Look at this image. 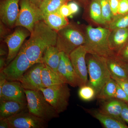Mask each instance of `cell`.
<instances>
[{"instance_id":"cell-1","label":"cell","mask_w":128,"mask_h":128,"mask_svg":"<svg viewBox=\"0 0 128 128\" xmlns=\"http://www.w3.org/2000/svg\"><path fill=\"white\" fill-rule=\"evenodd\" d=\"M57 32L49 27L43 20L38 22L23 46L26 56L34 64L42 63V58L48 47L56 46Z\"/></svg>"},{"instance_id":"cell-2","label":"cell","mask_w":128,"mask_h":128,"mask_svg":"<svg viewBox=\"0 0 128 128\" xmlns=\"http://www.w3.org/2000/svg\"><path fill=\"white\" fill-rule=\"evenodd\" d=\"M111 32L106 28L88 26L86 29V41L84 44L88 53L108 58L116 56L110 46Z\"/></svg>"},{"instance_id":"cell-3","label":"cell","mask_w":128,"mask_h":128,"mask_svg":"<svg viewBox=\"0 0 128 128\" xmlns=\"http://www.w3.org/2000/svg\"><path fill=\"white\" fill-rule=\"evenodd\" d=\"M86 62L88 74L87 84L94 88L97 96L105 83L112 78L106 58L88 54Z\"/></svg>"},{"instance_id":"cell-4","label":"cell","mask_w":128,"mask_h":128,"mask_svg":"<svg viewBox=\"0 0 128 128\" xmlns=\"http://www.w3.org/2000/svg\"><path fill=\"white\" fill-rule=\"evenodd\" d=\"M24 90L29 112L48 122L59 117L60 114L46 100L41 91L25 89Z\"/></svg>"},{"instance_id":"cell-5","label":"cell","mask_w":128,"mask_h":128,"mask_svg":"<svg viewBox=\"0 0 128 128\" xmlns=\"http://www.w3.org/2000/svg\"><path fill=\"white\" fill-rule=\"evenodd\" d=\"M86 35L75 25L69 24L57 32L56 47L60 52L69 56L72 51L86 42Z\"/></svg>"},{"instance_id":"cell-6","label":"cell","mask_w":128,"mask_h":128,"mask_svg":"<svg viewBox=\"0 0 128 128\" xmlns=\"http://www.w3.org/2000/svg\"><path fill=\"white\" fill-rule=\"evenodd\" d=\"M68 85L63 83L42 88L40 90L46 100L59 114L65 111L68 106L70 89Z\"/></svg>"},{"instance_id":"cell-7","label":"cell","mask_w":128,"mask_h":128,"mask_svg":"<svg viewBox=\"0 0 128 128\" xmlns=\"http://www.w3.org/2000/svg\"><path fill=\"white\" fill-rule=\"evenodd\" d=\"M20 9L15 26H22L30 31L38 22L42 20V14L38 8L30 0H20Z\"/></svg>"},{"instance_id":"cell-8","label":"cell","mask_w":128,"mask_h":128,"mask_svg":"<svg viewBox=\"0 0 128 128\" xmlns=\"http://www.w3.org/2000/svg\"><path fill=\"white\" fill-rule=\"evenodd\" d=\"M33 65L25 54L23 45L18 54L2 71L8 81H18L24 73Z\"/></svg>"},{"instance_id":"cell-9","label":"cell","mask_w":128,"mask_h":128,"mask_svg":"<svg viewBox=\"0 0 128 128\" xmlns=\"http://www.w3.org/2000/svg\"><path fill=\"white\" fill-rule=\"evenodd\" d=\"M88 53L84 45L76 48L69 56L77 77L78 86L87 84L88 74L86 56Z\"/></svg>"},{"instance_id":"cell-10","label":"cell","mask_w":128,"mask_h":128,"mask_svg":"<svg viewBox=\"0 0 128 128\" xmlns=\"http://www.w3.org/2000/svg\"><path fill=\"white\" fill-rule=\"evenodd\" d=\"M10 128H46L48 122L32 114L28 110L23 111L6 118Z\"/></svg>"},{"instance_id":"cell-11","label":"cell","mask_w":128,"mask_h":128,"mask_svg":"<svg viewBox=\"0 0 128 128\" xmlns=\"http://www.w3.org/2000/svg\"><path fill=\"white\" fill-rule=\"evenodd\" d=\"M17 27L13 33L5 38L4 41L8 48L6 66L17 55L25 39L30 36L31 34L29 30L23 27Z\"/></svg>"},{"instance_id":"cell-12","label":"cell","mask_w":128,"mask_h":128,"mask_svg":"<svg viewBox=\"0 0 128 128\" xmlns=\"http://www.w3.org/2000/svg\"><path fill=\"white\" fill-rule=\"evenodd\" d=\"M44 65L42 63L34 64L24 73L19 80L24 89L39 91L44 88L41 71Z\"/></svg>"},{"instance_id":"cell-13","label":"cell","mask_w":128,"mask_h":128,"mask_svg":"<svg viewBox=\"0 0 128 128\" xmlns=\"http://www.w3.org/2000/svg\"><path fill=\"white\" fill-rule=\"evenodd\" d=\"M0 100H12L27 104L24 89L18 81L6 80L0 90Z\"/></svg>"},{"instance_id":"cell-14","label":"cell","mask_w":128,"mask_h":128,"mask_svg":"<svg viewBox=\"0 0 128 128\" xmlns=\"http://www.w3.org/2000/svg\"><path fill=\"white\" fill-rule=\"evenodd\" d=\"M19 2L20 0H0L1 21L9 28L15 26L20 11Z\"/></svg>"},{"instance_id":"cell-15","label":"cell","mask_w":128,"mask_h":128,"mask_svg":"<svg viewBox=\"0 0 128 128\" xmlns=\"http://www.w3.org/2000/svg\"><path fill=\"white\" fill-rule=\"evenodd\" d=\"M26 110H28L27 104L15 101L0 100V119L7 118Z\"/></svg>"},{"instance_id":"cell-16","label":"cell","mask_w":128,"mask_h":128,"mask_svg":"<svg viewBox=\"0 0 128 128\" xmlns=\"http://www.w3.org/2000/svg\"><path fill=\"white\" fill-rule=\"evenodd\" d=\"M89 112L105 128H128V126L122 120L104 114L98 110H90Z\"/></svg>"},{"instance_id":"cell-17","label":"cell","mask_w":128,"mask_h":128,"mask_svg":"<svg viewBox=\"0 0 128 128\" xmlns=\"http://www.w3.org/2000/svg\"><path fill=\"white\" fill-rule=\"evenodd\" d=\"M106 62L111 76L128 79V68L126 63L116 56L106 58Z\"/></svg>"},{"instance_id":"cell-18","label":"cell","mask_w":128,"mask_h":128,"mask_svg":"<svg viewBox=\"0 0 128 128\" xmlns=\"http://www.w3.org/2000/svg\"><path fill=\"white\" fill-rule=\"evenodd\" d=\"M109 38L110 46L116 55L128 42V28L113 30Z\"/></svg>"},{"instance_id":"cell-19","label":"cell","mask_w":128,"mask_h":128,"mask_svg":"<svg viewBox=\"0 0 128 128\" xmlns=\"http://www.w3.org/2000/svg\"><path fill=\"white\" fill-rule=\"evenodd\" d=\"M124 103L123 102L116 98H112L103 101L98 110L104 114L122 120L121 114Z\"/></svg>"},{"instance_id":"cell-20","label":"cell","mask_w":128,"mask_h":128,"mask_svg":"<svg viewBox=\"0 0 128 128\" xmlns=\"http://www.w3.org/2000/svg\"><path fill=\"white\" fill-rule=\"evenodd\" d=\"M42 20L52 30L58 32L69 24L66 18L64 17L58 12L42 15Z\"/></svg>"},{"instance_id":"cell-21","label":"cell","mask_w":128,"mask_h":128,"mask_svg":"<svg viewBox=\"0 0 128 128\" xmlns=\"http://www.w3.org/2000/svg\"><path fill=\"white\" fill-rule=\"evenodd\" d=\"M60 53L56 46L48 47L44 52L42 58V62L49 66L56 72H58V68L59 64Z\"/></svg>"},{"instance_id":"cell-22","label":"cell","mask_w":128,"mask_h":128,"mask_svg":"<svg viewBox=\"0 0 128 128\" xmlns=\"http://www.w3.org/2000/svg\"><path fill=\"white\" fill-rule=\"evenodd\" d=\"M41 78L44 88L65 83L58 72L54 71L45 64L41 71Z\"/></svg>"},{"instance_id":"cell-23","label":"cell","mask_w":128,"mask_h":128,"mask_svg":"<svg viewBox=\"0 0 128 128\" xmlns=\"http://www.w3.org/2000/svg\"><path fill=\"white\" fill-rule=\"evenodd\" d=\"M117 85L116 82L111 78L105 83L96 97L102 101L115 98Z\"/></svg>"},{"instance_id":"cell-24","label":"cell","mask_w":128,"mask_h":128,"mask_svg":"<svg viewBox=\"0 0 128 128\" xmlns=\"http://www.w3.org/2000/svg\"><path fill=\"white\" fill-rule=\"evenodd\" d=\"M70 0H44L41 4L39 9L42 14L57 12L60 7L67 4Z\"/></svg>"},{"instance_id":"cell-25","label":"cell","mask_w":128,"mask_h":128,"mask_svg":"<svg viewBox=\"0 0 128 128\" xmlns=\"http://www.w3.org/2000/svg\"><path fill=\"white\" fill-rule=\"evenodd\" d=\"M90 14L92 20L98 24H106L102 17L100 3L99 0H94L90 6Z\"/></svg>"},{"instance_id":"cell-26","label":"cell","mask_w":128,"mask_h":128,"mask_svg":"<svg viewBox=\"0 0 128 128\" xmlns=\"http://www.w3.org/2000/svg\"><path fill=\"white\" fill-rule=\"evenodd\" d=\"M60 61L58 68V73H59L64 83L70 86L71 81L68 73L66 69L65 61V54L64 52L60 53Z\"/></svg>"},{"instance_id":"cell-27","label":"cell","mask_w":128,"mask_h":128,"mask_svg":"<svg viewBox=\"0 0 128 128\" xmlns=\"http://www.w3.org/2000/svg\"><path fill=\"white\" fill-rule=\"evenodd\" d=\"M80 88L78 96L82 100L89 102L92 100L96 96L95 90L90 86L86 84Z\"/></svg>"},{"instance_id":"cell-28","label":"cell","mask_w":128,"mask_h":128,"mask_svg":"<svg viewBox=\"0 0 128 128\" xmlns=\"http://www.w3.org/2000/svg\"><path fill=\"white\" fill-rule=\"evenodd\" d=\"M100 3L102 17L106 24L112 21L113 14L110 7L109 0H99Z\"/></svg>"},{"instance_id":"cell-29","label":"cell","mask_w":128,"mask_h":128,"mask_svg":"<svg viewBox=\"0 0 128 128\" xmlns=\"http://www.w3.org/2000/svg\"><path fill=\"white\" fill-rule=\"evenodd\" d=\"M128 28V14L119 16L110 24V30Z\"/></svg>"},{"instance_id":"cell-30","label":"cell","mask_w":128,"mask_h":128,"mask_svg":"<svg viewBox=\"0 0 128 128\" xmlns=\"http://www.w3.org/2000/svg\"><path fill=\"white\" fill-rule=\"evenodd\" d=\"M115 98L128 104V94L118 84Z\"/></svg>"},{"instance_id":"cell-31","label":"cell","mask_w":128,"mask_h":128,"mask_svg":"<svg viewBox=\"0 0 128 128\" xmlns=\"http://www.w3.org/2000/svg\"><path fill=\"white\" fill-rule=\"evenodd\" d=\"M116 56L122 61L128 64V42Z\"/></svg>"},{"instance_id":"cell-32","label":"cell","mask_w":128,"mask_h":128,"mask_svg":"<svg viewBox=\"0 0 128 128\" xmlns=\"http://www.w3.org/2000/svg\"><path fill=\"white\" fill-rule=\"evenodd\" d=\"M111 77L128 95V79L118 78L114 76H111Z\"/></svg>"},{"instance_id":"cell-33","label":"cell","mask_w":128,"mask_h":128,"mask_svg":"<svg viewBox=\"0 0 128 128\" xmlns=\"http://www.w3.org/2000/svg\"><path fill=\"white\" fill-rule=\"evenodd\" d=\"M128 14V0H120L118 16Z\"/></svg>"},{"instance_id":"cell-34","label":"cell","mask_w":128,"mask_h":128,"mask_svg":"<svg viewBox=\"0 0 128 128\" xmlns=\"http://www.w3.org/2000/svg\"><path fill=\"white\" fill-rule=\"evenodd\" d=\"M60 15L66 18L72 15L70 9L68 6V4H66L62 5L57 12Z\"/></svg>"},{"instance_id":"cell-35","label":"cell","mask_w":128,"mask_h":128,"mask_svg":"<svg viewBox=\"0 0 128 128\" xmlns=\"http://www.w3.org/2000/svg\"><path fill=\"white\" fill-rule=\"evenodd\" d=\"M119 2L120 0H109L110 7L113 16H118Z\"/></svg>"},{"instance_id":"cell-36","label":"cell","mask_w":128,"mask_h":128,"mask_svg":"<svg viewBox=\"0 0 128 128\" xmlns=\"http://www.w3.org/2000/svg\"><path fill=\"white\" fill-rule=\"evenodd\" d=\"M121 119L128 125V104L124 102L121 112Z\"/></svg>"},{"instance_id":"cell-37","label":"cell","mask_w":128,"mask_h":128,"mask_svg":"<svg viewBox=\"0 0 128 128\" xmlns=\"http://www.w3.org/2000/svg\"><path fill=\"white\" fill-rule=\"evenodd\" d=\"M8 27L5 25L3 22L0 21V38H4L5 37L7 36L6 34L9 33L8 30H7Z\"/></svg>"},{"instance_id":"cell-38","label":"cell","mask_w":128,"mask_h":128,"mask_svg":"<svg viewBox=\"0 0 128 128\" xmlns=\"http://www.w3.org/2000/svg\"><path fill=\"white\" fill-rule=\"evenodd\" d=\"M72 14H75L77 13L79 10V6L77 3L75 2H70L68 4Z\"/></svg>"},{"instance_id":"cell-39","label":"cell","mask_w":128,"mask_h":128,"mask_svg":"<svg viewBox=\"0 0 128 128\" xmlns=\"http://www.w3.org/2000/svg\"><path fill=\"white\" fill-rule=\"evenodd\" d=\"M0 128H10L9 123L6 118L0 119Z\"/></svg>"},{"instance_id":"cell-40","label":"cell","mask_w":128,"mask_h":128,"mask_svg":"<svg viewBox=\"0 0 128 128\" xmlns=\"http://www.w3.org/2000/svg\"><path fill=\"white\" fill-rule=\"evenodd\" d=\"M44 0H30L32 4L39 8L40 6Z\"/></svg>"},{"instance_id":"cell-41","label":"cell","mask_w":128,"mask_h":128,"mask_svg":"<svg viewBox=\"0 0 128 128\" xmlns=\"http://www.w3.org/2000/svg\"><path fill=\"white\" fill-rule=\"evenodd\" d=\"M5 60L4 59V58H2V57H1L0 59V71H2L3 69L5 67L4 66H5Z\"/></svg>"},{"instance_id":"cell-42","label":"cell","mask_w":128,"mask_h":128,"mask_svg":"<svg viewBox=\"0 0 128 128\" xmlns=\"http://www.w3.org/2000/svg\"><path fill=\"white\" fill-rule=\"evenodd\" d=\"M6 52H5L4 50H3L0 49V56H2L4 55L5 54H6Z\"/></svg>"},{"instance_id":"cell-43","label":"cell","mask_w":128,"mask_h":128,"mask_svg":"<svg viewBox=\"0 0 128 128\" xmlns=\"http://www.w3.org/2000/svg\"><path fill=\"white\" fill-rule=\"evenodd\" d=\"M127 64V66H128V64Z\"/></svg>"}]
</instances>
